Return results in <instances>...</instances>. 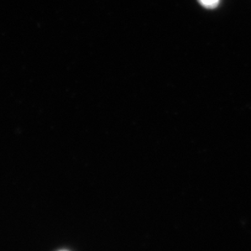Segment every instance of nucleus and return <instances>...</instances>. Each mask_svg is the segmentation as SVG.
I'll use <instances>...</instances> for the list:
<instances>
[{
    "instance_id": "obj_1",
    "label": "nucleus",
    "mask_w": 251,
    "mask_h": 251,
    "mask_svg": "<svg viewBox=\"0 0 251 251\" xmlns=\"http://www.w3.org/2000/svg\"><path fill=\"white\" fill-rule=\"evenodd\" d=\"M199 3L207 9H213L218 6L220 0H199Z\"/></svg>"
}]
</instances>
